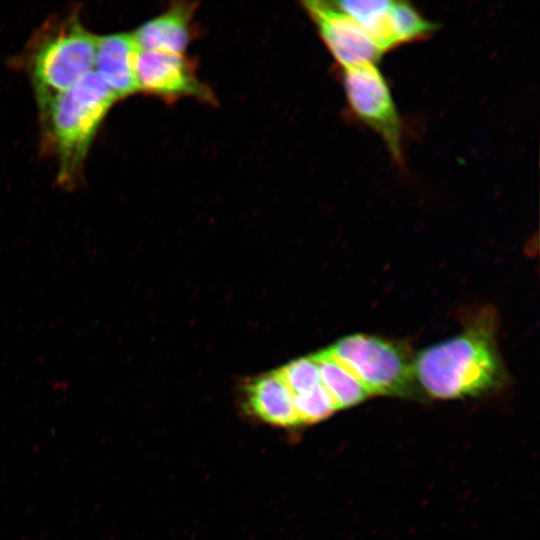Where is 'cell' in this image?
<instances>
[{
	"instance_id": "7a4b0ae2",
	"label": "cell",
	"mask_w": 540,
	"mask_h": 540,
	"mask_svg": "<svg viewBox=\"0 0 540 540\" xmlns=\"http://www.w3.org/2000/svg\"><path fill=\"white\" fill-rule=\"evenodd\" d=\"M117 100L91 71L68 90L38 102L44 138L58 162V179L68 186L81 168L92 140Z\"/></svg>"
},
{
	"instance_id": "3957f363",
	"label": "cell",
	"mask_w": 540,
	"mask_h": 540,
	"mask_svg": "<svg viewBox=\"0 0 540 540\" xmlns=\"http://www.w3.org/2000/svg\"><path fill=\"white\" fill-rule=\"evenodd\" d=\"M98 36L77 15L44 26L32 40L26 65L37 102L64 92L91 72Z\"/></svg>"
},
{
	"instance_id": "9a60e30c",
	"label": "cell",
	"mask_w": 540,
	"mask_h": 540,
	"mask_svg": "<svg viewBox=\"0 0 540 540\" xmlns=\"http://www.w3.org/2000/svg\"><path fill=\"white\" fill-rule=\"evenodd\" d=\"M277 373L293 395L304 393L321 384L318 364L313 355L291 361Z\"/></svg>"
},
{
	"instance_id": "277c9868",
	"label": "cell",
	"mask_w": 540,
	"mask_h": 540,
	"mask_svg": "<svg viewBox=\"0 0 540 540\" xmlns=\"http://www.w3.org/2000/svg\"><path fill=\"white\" fill-rule=\"evenodd\" d=\"M327 350L370 395L408 396L415 392L413 360L399 344L372 335L354 334L341 338Z\"/></svg>"
},
{
	"instance_id": "7c38bea8",
	"label": "cell",
	"mask_w": 540,
	"mask_h": 540,
	"mask_svg": "<svg viewBox=\"0 0 540 540\" xmlns=\"http://www.w3.org/2000/svg\"><path fill=\"white\" fill-rule=\"evenodd\" d=\"M313 356L318 364L321 384L330 395L336 409L356 405L370 395L363 384L327 349Z\"/></svg>"
},
{
	"instance_id": "5bb4252c",
	"label": "cell",
	"mask_w": 540,
	"mask_h": 540,
	"mask_svg": "<svg viewBox=\"0 0 540 540\" xmlns=\"http://www.w3.org/2000/svg\"><path fill=\"white\" fill-rule=\"evenodd\" d=\"M293 401L299 424L321 421L337 410L322 384L304 393L293 395Z\"/></svg>"
},
{
	"instance_id": "ba28073f",
	"label": "cell",
	"mask_w": 540,
	"mask_h": 540,
	"mask_svg": "<svg viewBox=\"0 0 540 540\" xmlns=\"http://www.w3.org/2000/svg\"><path fill=\"white\" fill-rule=\"evenodd\" d=\"M140 48L132 33H114L98 37L94 71L119 98L138 91L136 61Z\"/></svg>"
},
{
	"instance_id": "4fadbf2b",
	"label": "cell",
	"mask_w": 540,
	"mask_h": 540,
	"mask_svg": "<svg viewBox=\"0 0 540 540\" xmlns=\"http://www.w3.org/2000/svg\"><path fill=\"white\" fill-rule=\"evenodd\" d=\"M391 12L400 44L426 39L437 29L409 2L392 1Z\"/></svg>"
},
{
	"instance_id": "8fae6325",
	"label": "cell",
	"mask_w": 540,
	"mask_h": 540,
	"mask_svg": "<svg viewBox=\"0 0 540 540\" xmlns=\"http://www.w3.org/2000/svg\"><path fill=\"white\" fill-rule=\"evenodd\" d=\"M335 4L363 28L382 53L401 45L391 0H344Z\"/></svg>"
},
{
	"instance_id": "5b68a950",
	"label": "cell",
	"mask_w": 540,
	"mask_h": 540,
	"mask_svg": "<svg viewBox=\"0 0 540 540\" xmlns=\"http://www.w3.org/2000/svg\"><path fill=\"white\" fill-rule=\"evenodd\" d=\"M342 84L354 116L376 132L403 165V124L386 78L376 63L342 69Z\"/></svg>"
},
{
	"instance_id": "9c48e42d",
	"label": "cell",
	"mask_w": 540,
	"mask_h": 540,
	"mask_svg": "<svg viewBox=\"0 0 540 540\" xmlns=\"http://www.w3.org/2000/svg\"><path fill=\"white\" fill-rule=\"evenodd\" d=\"M194 10L190 3H176L163 14L142 24L133 33L140 50L183 55L191 39Z\"/></svg>"
},
{
	"instance_id": "8992f818",
	"label": "cell",
	"mask_w": 540,
	"mask_h": 540,
	"mask_svg": "<svg viewBox=\"0 0 540 540\" xmlns=\"http://www.w3.org/2000/svg\"><path fill=\"white\" fill-rule=\"evenodd\" d=\"M303 6L341 69L376 63L382 56L363 28L335 2L305 1Z\"/></svg>"
},
{
	"instance_id": "6da1fadb",
	"label": "cell",
	"mask_w": 540,
	"mask_h": 540,
	"mask_svg": "<svg viewBox=\"0 0 540 540\" xmlns=\"http://www.w3.org/2000/svg\"><path fill=\"white\" fill-rule=\"evenodd\" d=\"M496 330V313L486 308L459 334L420 351L413 359L417 384L439 399L478 395L501 385L507 375Z\"/></svg>"
},
{
	"instance_id": "52a82bcc",
	"label": "cell",
	"mask_w": 540,
	"mask_h": 540,
	"mask_svg": "<svg viewBox=\"0 0 540 540\" xmlns=\"http://www.w3.org/2000/svg\"><path fill=\"white\" fill-rule=\"evenodd\" d=\"M136 80L138 90L163 98L194 96L210 101L212 97L183 55L140 50Z\"/></svg>"
},
{
	"instance_id": "30bf717a",
	"label": "cell",
	"mask_w": 540,
	"mask_h": 540,
	"mask_svg": "<svg viewBox=\"0 0 540 540\" xmlns=\"http://www.w3.org/2000/svg\"><path fill=\"white\" fill-rule=\"evenodd\" d=\"M245 399L250 412L266 423L283 427L299 424L293 394L277 371L247 383Z\"/></svg>"
}]
</instances>
